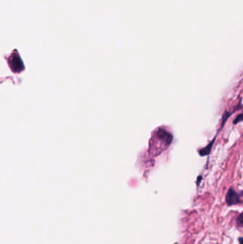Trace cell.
Listing matches in <instances>:
<instances>
[{"label":"cell","mask_w":243,"mask_h":244,"mask_svg":"<svg viewBox=\"0 0 243 244\" xmlns=\"http://www.w3.org/2000/svg\"><path fill=\"white\" fill-rule=\"evenodd\" d=\"M7 61L10 69L14 73H20L24 69V64L21 60L18 52L16 54L12 53Z\"/></svg>","instance_id":"6da1fadb"},{"label":"cell","mask_w":243,"mask_h":244,"mask_svg":"<svg viewBox=\"0 0 243 244\" xmlns=\"http://www.w3.org/2000/svg\"><path fill=\"white\" fill-rule=\"evenodd\" d=\"M240 198L241 196L237 191H235L232 188H230L227 192L225 199L228 206H234L240 203Z\"/></svg>","instance_id":"7a4b0ae2"},{"label":"cell","mask_w":243,"mask_h":244,"mask_svg":"<svg viewBox=\"0 0 243 244\" xmlns=\"http://www.w3.org/2000/svg\"><path fill=\"white\" fill-rule=\"evenodd\" d=\"M157 136L160 139L163 141L167 145L170 144L171 142L173 141V136L170 133L168 132L165 129H160L158 130V133H157Z\"/></svg>","instance_id":"3957f363"},{"label":"cell","mask_w":243,"mask_h":244,"mask_svg":"<svg viewBox=\"0 0 243 244\" xmlns=\"http://www.w3.org/2000/svg\"><path fill=\"white\" fill-rule=\"evenodd\" d=\"M215 138L216 136L213 138L212 141L210 142L206 146L205 148L200 149V150L199 151V154H200L201 157H205V156L209 155L211 151V149H212L213 146V144H214V142L215 141Z\"/></svg>","instance_id":"277c9868"},{"label":"cell","mask_w":243,"mask_h":244,"mask_svg":"<svg viewBox=\"0 0 243 244\" xmlns=\"http://www.w3.org/2000/svg\"><path fill=\"white\" fill-rule=\"evenodd\" d=\"M242 121H243V112H242V113H241L240 114H239L238 116H237V117H236V118L235 119V120H234L233 124H238L239 122H242Z\"/></svg>","instance_id":"5b68a950"},{"label":"cell","mask_w":243,"mask_h":244,"mask_svg":"<svg viewBox=\"0 0 243 244\" xmlns=\"http://www.w3.org/2000/svg\"><path fill=\"white\" fill-rule=\"evenodd\" d=\"M237 223L239 226H243V213L239 214L237 219Z\"/></svg>","instance_id":"8992f818"},{"label":"cell","mask_w":243,"mask_h":244,"mask_svg":"<svg viewBox=\"0 0 243 244\" xmlns=\"http://www.w3.org/2000/svg\"><path fill=\"white\" fill-rule=\"evenodd\" d=\"M202 177L201 176H198V178H197V185L198 186H199V185H200V181H202Z\"/></svg>","instance_id":"52a82bcc"},{"label":"cell","mask_w":243,"mask_h":244,"mask_svg":"<svg viewBox=\"0 0 243 244\" xmlns=\"http://www.w3.org/2000/svg\"><path fill=\"white\" fill-rule=\"evenodd\" d=\"M239 244H243V237H239L238 238Z\"/></svg>","instance_id":"ba28073f"}]
</instances>
